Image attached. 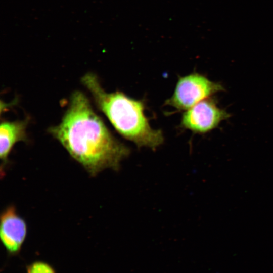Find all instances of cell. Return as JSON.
Segmentation results:
<instances>
[{
  "mask_svg": "<svg viewBox=\"0 0 273 273\" xmlns=\"http://www.w3.org/2000/svg\"><path fill=\"white\" fill-rule=\"evenodd\" d=\"M71 156L92 176L117 170L130 149L115 138L82 92H74L61 121L49 128Z\"/></svg>",
  "mask_w": 273,
  "mask_h": 273,
  "instance_id": "obj_1",
  "label": "cell"
},
{
  "mask_svg": "<svg viewBox=\"0 0 273 273\" xmlns=\"http://www.w3.org/2000/svg\"><path fill=\"white\" fill-rule=\"evenodd\" d=\"M81 82L90 93L100 110L115 130L124 138L139 147L155 149L164 142L162 131L153 128L145 115V103L116 91L107 92L97 75L87 73Z\"/></svg>",
  "mask_w": 273,
  "mask_h": 273,
  "instance_id": "obj_2",
  "label": "cell"
},
{
  "mask_svg": "<svg viewBox=\"0 0 273 273\" xmlns=\"http://www.w3.org/2000/svg\"><path fill=\"white\" fill-rule=\"evenodd\" d=\"M224 90L223 86L204 75L193 73L179 77L174 91L165 104L179 111H186L202 100Z\"/></svg>",
  "mask_w": 273,
  "mask_h": 273,
  "instance_id": "obj_3",
  "label": "cell"
},
{
  "mask_svg": "<svg viewBox=\"0 0 273 273\" xmlns=\"http://www.w3.org/2000/svg\"><path fill=\"white\" fill-rule=\"evenodd\" d=\"M230 115L217 107L215 101L205 99L183 113L180 121L182 128L195 133H207L216 128Z\"/></svg>",
  "mask_w": 273,
  "mask_h": 273,
  "instance_id": "obj_4",
  "label": "cell"
},
{
  "mask_svg": "<svg viewBox=\"0 0 273 273\" xmlns=\"http://www.w3.org/2000/svg\"><path fill=\"white\" fill-rule=\"evenodd\" d=\"M27 234L25 221L17 212L14 206L8 207L1 214V240L9 254H17Z\"/></svg>",
  "mask_w": 273,
  "mask_h": 273,
  "instance_id": "obj_5",
  "label": "cell"
},
{
  "mask_svg": "<svg viewBox=\"0 0 273 273\" xmlns=\"http://www.w3.org/2000/svg\"><path fill=\"white\" fill-rule=\"evenodd\" d=\"M29 120L3 121L0 125V158L2 167L6 165L9 155L18 142L27 140L26 129Z\"/></svg>",
  "mask_w": 273,
  "mask_h": 273,
  "instance_id": "obj_6",
  "label": "cell"
},
{
  "mask_svg": "<svg viewBox=\"0 0 273 273\" xmlns=\"http://www.w3.org/2000/svg\"><path fill=\"white\" fill-rule=\"evenodd\" d=\"M26 273H56V272L49 264L41 261H37L27 267Z\"/></svg>",
  "mask_w": 273,
  "mask_h": 273,
  "instance_id": "obj_7",
  "label": "cell"
}]
</instances>
